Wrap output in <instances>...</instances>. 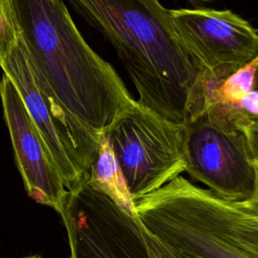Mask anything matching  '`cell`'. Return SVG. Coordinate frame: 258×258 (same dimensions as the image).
<instances>
[{
    "label": "cell",
    "instance_id": "obj_6",
    "mask_svg": "<svg viewBox=\"0 0 258 258\" xmlns=\"http://www.w3.org/2000/svg\"><path fill=\"white\" fill-rule=\"evenodd\" d=\"M63 224L70 258H202L157 238L100 191L75 206Z\"/></svg>",
    "mask_w": 258,
    "mask_h": 258
},
{
    "label": "cell",
    "instance_id": "obj_1",
    "mask_svg": "<svg viewBox=\"0 0 258 258\" xmlns=\"http://www.w3.org/2000/svg\"><path fill=\"white\" fill-rule=\"evenodd\" d=\"M113 45L138 103L185 124L205 99L204 71L180 39L170 10L158 0H68Z\"/></svg>",
    "mask_w": 258,
    "mask_h": 258
},
{
    "label": "cell",
    "instance_id": "obj_11",
    "mask_svg": "<svg viewBox=\"0 0 258 258\" xmlns=\"http://www.w3.org/2000/svg\"><path fill=\"white\" fill-rule=\"evenodd\" d=\"M233 119L246 138L252 160L258 162V115L248 113L240 106H235Z\"/></svg>",
    "mask_w": 258,
    "mask_h": 258
},
{
    "label": "cell",
    "instance_id": "obj_8",
    "mask_svg": "<svg viewBox=\"0 0 258 258\" xmlns=\"http://www.w3.org/2000/svg\"><path fill=\"white\" fill-rule=\"evenodd\" d=\"M0 100L14 157L28 196L61 214L68 191L11 81L3 74Z\"/></svg>",
    "mask_w": 258,
    "mask_h": 258
},
{
    "label": "cell",
    "instance_id": "obj_2",
    "mask_svg": "<svg viewBox=\"0 0 258 258\" xmlns=\"http://www.w3.org/2000/svg\"><path fill=\"white\" fill-rule=\"evenodd\" d=\"M44 92L98 140L136 102L86 41L63 0H8Z\"/></svg>",
    "mask_w": 258,
    "mask_h": 258
},
{
    "label": "cell",
    "instance_id": "obj_9",
    "mask_svg": "<svg viewBox=\"0 0 258 258\" xmlns=\"http://www.w3.org/2000/svg\"><path fill=\"white\" fill-rule=\"evenodd\" d=\"M87 183L107 195L129 214L135 215L133 200L106 134L100 137Z\"/></svg>",
    "mask_w": 258,
    "mask_h": 258
},
{
    "label": "cell",
    "instance_id": "obj_5",
    "mask_svg": "<svg viewBox=\"0 0 258 258\" xmlns=\"http://www.w3.org/2000/svg\"><path fill=\"white\" fill-rule=\"evenodd\" d=\"M184 130L137 101L116 120L106 135L133 202L185 171Z\"/></svg>",
    "mask_w": 258,
    "mask_h": 258
},
{
    "label": "cell",
    "instance_id": "obj_7",
    "mask_svg": "<svg viewBox=\"0 0 258 258\" xmlns=\"http://www.w3.org/2000/svg\"><path fill=\"white\" fill-rule=\"evenodd\" d=\"M174 27L202 70L223 82L258 56V31L231 10H170Z\"/></svg>",
    "mask_w": 258,
    "mask_h": 258
},
{
    "label": "cell",
    "instance_id": "obj_16",
    "mask_svg": "<svg viewBox=\"0 0 258 258\" xmlns=\"http://www.w3.org/2000/svg\"><path fill=\"white\" fill-rule=\"evenodd\" d=\"M24 258H40V256L34 255V256H29V257H24Z\"/></svg>",
    "mask_w": 258,
    "mask_h": 258
},
{
    "label": "cell",
    "instance_id": "obj_14",
    "mask_svg": "<svg viewBox=\"0 0 258 258\" xmlns=\"http://www.w3.org/2000/svg\"><path fill=\"white\" fill-rule=\"evenodd\" d=\"M192 5H196L198 7L202 6L203 4H207V3H212V2H215L217 0H188Z\"/></svg>",
    "mask_w": 258,
    "mask_h": 258
},
{
    "label": "cell",
    "instance_id": "obj_10",
    "mask_svg": "<svg viewBox=\"0 0 258 258\" xmlns=\"http://www.w3.org/2000/svg\"><path fill=\"white\" fill-rule=\"evenodd\" d=\"M19 31L8 0H0V67L18 42Z\"/></svg>",
    "mask_w": 258,
    "mask_h": 258
},
{
    "label": "cell",
    "instance_id": "obj_3",
    "mask_svg": "<svg viewBox=\"0 0 258 258\" xmlns=\"http://www.w3.org/2000/svg\"><path fill=\"white\" fill-rule=\"evenodd\" d=\"M235 106L211 103L184 124L185 171L229 202L251 199L257 171L244 134L233 119Z\"/></svg>",
    "mask_w": 258,
    "mask_h": 258
},
{
    "label": "cell",
    "instance_id": "obj_12",
    "mask_svg": "<svg viewBox=\"0 0 258 258\" xmlns=\"http://www.w3.org/2000/svg\"><path fill=\"white\" fill-rule=\"evenodd\" d=\"M239 106L248 113L258 115V92L252 90L245 96Z\"/></svg>",
    "mask_w": 258,
    "mask_h": 258
},
{
    "label": "cell",
    "instance_id": "obj_4",
    "mask_svg": "<svg viewBox=\"0 0 258 258\" xmlns=\"http://www.w3.org/2000/svg\"><path fill=\"white\" fill-rule=\"evenodd\" d=\"M0 68L15 87L68 194L86 184L100 139L75 121L58 102L44 92L20 33L18 42Z\"/></svg>",
    "mask_w": 258,
    "mask_h": 258
},
{
    "label": "cell",
    "instance_id": "obj_13",
    "mask_svg": "<svg viewBox=\"0 0 258 258\" xmlns=\"http://www.w3.org/2000/svg\"><path fill=\"white\" fill-rule=\"evenodd\" d=\"M253 162L257 171V187L254 195L251 197V199H249L248 201H245V204L251 211H253L258 216V162L257 161H253Z\"/></svg>",
    "mask_w": 258,
    "mask_h": 258
},
{
    "label": "cell",
    "instance_id": "obj_15",
    "mask_svg": "<svg viewBox=\"0 0 258 258\" xmlns=\"http://www.w3.org/2000/svg\"><path fill=\"white\" fill-rule=\"evenodd\" d=\"M253 90L258 92V68L256 70V73H255V78H254V85H253Z\"/></svg>",
    "mask_w": 258,
    "mask_h": 258
}]
</instances>
